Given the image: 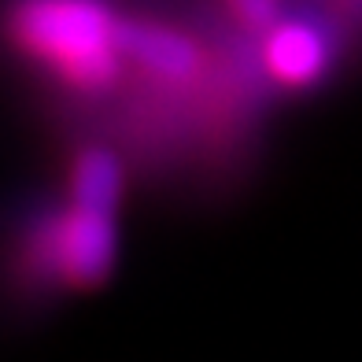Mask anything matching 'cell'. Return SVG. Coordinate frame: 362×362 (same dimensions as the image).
Returning <instances> with one entry per match:
<instances>
[{"label":"cell","instance_id":"obj_1","mask_svg":"<svg viewBox=\"0 0 362 362\" xmlns=\"http://www.w3.org/2000/svg\"><path fill=\"white\" fill-rule=\"evenodd\" d=\"M115 26L100 0H23L11 30L30 52L48 56L67 71L71 81L100 89L119 71Z\"/></svg>","mask_w":362,"mask_h":362},{"label":"cell","instance_id":"obj_2","mask_svg":"<svg viewBox=\"0 0 362 362\" xmlns=\"http://www.w3.org/2000/svg\"><path fill=\"white\" fill-rule=\"evenodd\" d=\"M115 252H119V237H115V215L89 207H74L67 222L59 226L56 237V262L59 270L71 277L74 285H100L115 270Z\"/></svg>","mask_w":362,"mask_h":362},{"label":"cell","instance_id":"obj_3","mask_svg":"<svg viewBox=\"0 0 362 362\" xmlns=\"http://www.w3.org/2000/svg\"><path fill=\"white\" fill-rule=\"evenodd\" d=\"M115 45H119L122 56H129L159 78H189L196 71V63H200V52H196V45L189 37L174 34L167 26H152V23L122 19L115 26Z\"/></svg>","mask_w":362,"mask_h":362},{"label":"cell","instance_id":"obj_4","mask_svg":"<svg viewBox=\"0 0 362 362\" xmlns=\"http://www.w3.org/2000/svg\"><path fill=\"white\" fill-rule=\"evenodd\" d=\"M267 63L288 86H310L329 63V45L310 23H285L270 34Z\"/></svg>","mask_w":362,"mask_h":362},{"label":"cell","instance_id":"obj_5","mask_svg":"<svg viewBox=\"0 0 362 362\" xmlns=\"http://www.w3.org/2000/svg\"><path fill=\"white\" fill-rule=\"evenodd\" d=\"M71 196H74V207L115 215L119 200H122V163H119V156H111L107 148H86L74 163V174H71Z\"/></svg>","mask_w":362,"mask_h":362},{"label":"cell","instance_id":"obj_6","mask_svg":"<svg viewBox=\"0 0 362 362\" xmlns=\"http://www.w3.org/2000/svg\"><path fill=\"white\" fill-rule=\"evenodd\" d=\"M240 19L255 30H270L277 23V0H233Z\"/></svg>","mask_w":362,"mask_h":362}]
</instances>
